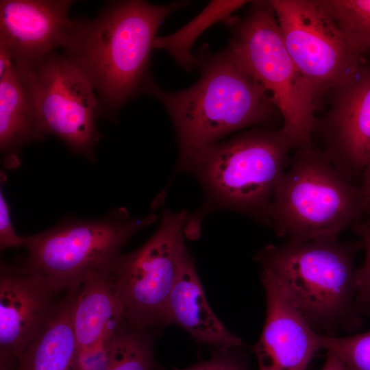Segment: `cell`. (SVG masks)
<instances>
[{
    "label": "cell",
    "mask_w": 370,
    "mask_h": 370,
    "mask_svg": "<svg viewBox=\"0 0 370 370\" xmlns=\"http://www.w3.org/2000/svg\"><path fill=\"white\" fill-rule=\"evenodd\" d=\"M196 58L201 76L189 88L166 91L149 77L143 89L142 94L155 97L166 110L176 134L178 158L238 131L270 127L279 112L270 93L227 47L212 53L204 45Z\"/></svg>",
    "instance_id": "obj_2"
},
{
    "label": "cell",
    "mask_w": 370,
    "mask_h": 370,
    "mask_svg": "<svg viewBox=\"0 0 370 370\" xmlns=\"http://www.w3.org/2000/svg\"><path fill=\"white\" fill-rule=\"evenodd\" d=\"M108 269L89 274L76 290L73 327L77 351L91 348L112 336L125 321Z\"/></svg>",
    "instance_id": "obj_17"
},
{
    "label": "cell",
    "mask_w": 370,
    "mask_h": 370,
    "mask_svg": "<svg viewBox=\"0 0 370 370\" xmlns=\"http://www.w3.org/2000/svg\"><path fill=\"white\" fill-rule=\"evenodd\" d=\"M249 1H211L189 23L175 32L164 36H157L153 49L166 51L184 70L196 69L197 60L192 53L196 40L212 25L232 18V14Z\"/></svg>",
    "instance_id": "obj_19"
},
{
    "label": "cell",
    "mask_w": 370,
    "mask_h": 370,
    "mask_svg": "<svg viewBox=\"0 0 370 370\" xmlns=\"http://www.w3.org/2000/svg\"><path fill=\"white\" fill-rule=\"evenodd\" d=\"M169 324L177 325L197 342L217 349L243 345L241 339L230 332L210 308L187 248L180 258L166 308L164 325Z\"/></svg>",
    "instance_id": "obj_16"
},
{
    "label": "cell",
    "mask_w": 370,
    "mask_h": 370,
    "mask_svg": "<svg viewBox=\"0 0 370 370\" xmlns=\"http://www.w3.org/2000/svg\"><path fill=\"white\" fill-rule=\"evenodd\" d=\"M321 370H349L336 356L328 353V358Z\"/></svg>",
    "instance_id": "obj_29"
},
{
    "label": "cell",
    "mask_w": 370,
    "mask_h": 370,
    "mask_svg": "<svg viewBox=\"0 0 370 370\" xmlns=\"http://www.w3.org/2000/svg\"><path fill=\"white\" fill-rule=\"evenodd\" d=\"M0 370H23L19 357L0 356Z\"/></svg>",
    "instance_id": "obj_28"
},
{
    "label": "cell",
    "mask_w": 370,
    "mask_h": 370,
    "mask_svg": "<svg viewBox=\"0 0 370 370\" xmlns=\"http://www.w3.org/2000/svg\"><path fill=\"white\" fill-rule=\"evenodd\" d=\"M151 328L124 321L111 339L106 370H154V336Z\"/></svg>",
    "instance_id": "obj_20"
},
{
    "label": "cell",
    "mask_w": 370,
    "mask_h": 370,
    "mask_svg": "<svg viewBox=\"0 0 370 370\" xmlns=\"http://www.w3.org/2000/svg\"><path fill=\"white\" fill-rule=\"evenodd\" d=\"M76 290L67 292L43 331L21 354L23 370H75L73 312Z\"/></svg>",
    "instance_id": "obj_18"
},
{
    "label": "cell",
    "mask_w": 370,
    "mask_h": 370,
    "mask_svg": "<svg viewBox=\"0 0 370 370\" xmlns=\"http://www.w3.org/2000/svg\"><path fill=\"white\" fill-rule=\"evenodd\" d=\"M287 50L319 96L360 73L361 52L342 30L323 0H271Z\"/></svg>",
    "instance_id": "obj_9"
},
{
    "label": "cell",
    "mask_w": 370,
    "mask_h": 370,
    "mask_svg": "<svg viewBox=\"0 0 370 370\" xmlns=\"http://www.w3.org/2000/svg\"><path fill=\"white\" fill-rule=\"evenodd\" d=\"M332 93L328 112L316 119L312 136L347 180L360 178L370 159V70Z\"/></svg>",
    "instance_id": "obj_11"
},
{
    "label": "cell",
    "mask_w": 370,
    "mask_h": 370,
    "mask_svg": "<svg viewBox=\"0 0 370 370\" xmlns=\"http://www.w3.org/2000/svg\"><path fill=\"white\" fill-rule=\"evenodd\" d=\"M360 241L338 238L268 245L255 256L262 268L278 280L310 325L337 323L357 326L356 253Z\"/></svg>",
    "instance_id": "obj_5"
},
{
    "label": "cell",
    "mask_w": 370,
    "mask_h": 370,
    "mask_svg": "<svg viewBox=\"0 0 370 370\" xmlns=\"http://www.w3.org/2000/svg\"><path fill=\"white\" fill-rule=\"evenodd\" d=\"M70 0H1L0 46L12 63L31 71L58 48H64L75 23Z\"/></svg>",
    "instance_id": "obj_12"
},
{
    "label": "cell",
    "mask_w": 370,
    "mask_h": 370,
    "mask_svg": "<svg viewBox=\"0 0 370 370\" xmlns=\"http://www.w3.org/2000/svg\"><path fill=\"white\" fill-rule=\"evenodd\" d=\"M188 3L110 1L95 18L75 21L64 53L89 78L102 115L116 119L127 102L143 93L159 27L169 14Z\"/></svg>",
    "instance_id": "obj_1"
},
{
    "label": "cell",
    "mask_w": 370,
    "mask_h": 370,
    "mask_svg": "<svg viewBox=\"0 0 370 370\" xmlns=\"http://www.w3.org/2000/svg\"><path fill=\"white\" fill-rule=\"evenodd\" d=\"M294 145L282 130L253 127L178 158L174 175L188 173L201 185L204 200L188 214L185 236L196 240L204 217L229 210L266 224L276 186Z\"/></svg>",
    "instance_id": "obj_3"
},
{
    "label": "cell",
    "mask_w": 370,
    "mask_h": 370,
    "mask_svg": "<svg viewBox=\"0 0 370 370\" xmlns=\"http://www.w3.org/2000/svg\"><path fill=\"white\" fill-rule=\"evenodd\" d=\"M234 349H217L208 360L188 368L172 370H247L245 364L232 352Z\"/></svg>",
    "instance_id": "obj_25"
},
{
    "label": "cell",
    "mask_w": 370,
    "mask_h": 370,
    "mask_svg": "<svg viewBox=\"0 0 370 370\" xmlns=\"http://www.w3.org/2000/svg\"><path fill=\"white\" fill-rule=\"evenodd\" d=\"M28 236H21L16 234L13 227L10 208L2 190L0 191V249L1 251L13 247H25Z\"/></svg>",
    "instance_id": "obj_26"
},
{
    "label": "cell",
    "mask_w": 370,
    "mask_h": 370,
    "mask_svg": "<svg viewBox=\"0 0 370 370\" xmlns=\"http://www.w3.org/2000/svg\"><path fill=\"white\" fill-rule=\"evenodd\" d=\"M267 315L261 336L254 346L258 370H306L321 336L312 328L278 280L262 269Z\"/></svg>",
    "instance_id": "obj_14"
},
{
    "label": "cell",
    "mask_w": 370,
    "mask_h": 370,
    "mask_svg": "<svg viewBox=\"0 0 370 370\" xmlns=\"http://www.w3.org/2000/svg\"><path fill=\"white\" fill-rule=\"evenodd\" d=\"M352 228L365 251L362 264L356 269V307L359 314L370 315V221L362 219Z\"/></svg>",
    "instance_id": "obj_23"
},
{
    "label": "cell",
    "mask_w": 370,
    "mask_h": 370,
    "mask_svg": "<svg viewBox=\"0 0 370 370\" xmlns=\"http://www.w3.org/2000/svg\"><path fill=\"white\" fill-rule=\"evenodd\" d=\"M188 215L186 210H165L151 238L136 250L121 253L108 269L125 321L151 329L164 326L168 299L186 249Z\"/></svg>",
    "instance_id": "obj_8"
},
{
    "label": "cell",
    "mask_w": 370,
    "mask_h": 370,
    "mask_svg": "<svg viewBox=\"0 0 370 370\" xmlns=\"http://www.w3.org/2000/svg\"><path fill=\"white\" fill-rule=\"evenodd\" d=\"M29 73L43 136H55L73 153L95 159L101 138L96 121L102 112L84 71L64 53L53 52Z\"/></svg>",
    "instance_id": "obj_10"
},
{
    "label": "cell",
    "mask_w": 370,
    "mask_h": 370,
    "mask_svg": "<svg viewBox=\"0 0 370 370\" xmlns=\"http://www.w3.org/2000/svg\"><path fill=\"white\" fill-rule=\"evenodd\" d=\"M342 30L362 53L370 51V0H323Z\"/></svg>",
    "instance_id": "obj_21"
},
{
    "label": "cell",
    "mask_w": 370,
    "mask_h": 370,
    "mask_svg": "<svg viewBox=\"0 0 370 370\" xmlns=\"http://www.w3.org/2000/svg\"><path fill=\"white\" fill-rule=\"evenodd\" d=\"M112 336L91 348L77 351L75 370H106L110 360Z\"/></svg>",
    "instance_id": "obj_24"
},
{
    "label": "cell",
    "mask_w": 370,
    "mask_h": 370,
    "mask_svg": "<svg viewBox=\"0 0 370 370\" xmlns=\"http://www.w3.org/2000/svg\"><path fill=\"white\" fill-rule=\"evenodd\" d=\"M321 345L349 370H370V330L343 338L322 336Z\"/></svg>",
    "instance_id": "obj_22"
},
{
    "label": "cell",
    "mask_w": 370,
    "mask_h": 370,
    "mask_svg": "<svg viewBox=\"0 0 370 370\" xmlns=\"http://www.w3.org/2000/svg\"><path fill=\"white\" fill-rule=\"evenodd\" d=\"M359 186L363 220L370 221V159L361 175Z\"/></svg>",
    "instance_id": "obj_27"
},
{
    "label": "cell",
    "mask_w": 370,
    "mask_h": 370,
    "mask_svg": "<svg viewBox=\"0 0 370 370\" xmlns=\"http://www.w3.org/2000/svg\"><path fill=\"white\" fill-rule=\"evenodd\" d=\"M43 138L29 71L14 65L0 47V150L5 167L18 168L22 147Z\"/></svg>",
    "instance_id": "obj_15"
},
{
    "label": "cell",
    "mask_w": 370,
    "mask_h": 370,
    "mask_svg": "<svg viewBox=\"0 0 370 370\" xmlns=\"http://www.w3.org/2000/svg\"><path fill=\"white\" fill-rule=\"evenodd\" d=\"M226 23L232 30L227 49L270 93L294 148L312 146L317 96L290 56L270 1H251L242 18Z\"/></svg>",
    "instance_id": "obj_6"
},
{
    "label": "cell",
    "mask_w": 370,
    "mask_h": 370,
    "mask_svg": "<svg viewBox=\"0 0 370 370\" xmlns=\"http://www.w3.org/2000/svg\"><path fill=\"white\" fill-rule=\"evenodd\" d=\"M58 294L21 262L1 264L0 356H21L48 324Z\"/></svg>",
    "instance_id": "obj_13"
},
{
    "label": "cell",
    "mask_w": 370,
    "mask_h": 370,
    "mask_svg": "<svg viewBox=\"0 0 370 370\" xmlns=\"http://www.w3.org/2000/svg\"><path fill=\"white\" fill-rule=\"evenodd\" d=\"M154 214L130 217L125 208L93 220L69 219L28 236L24 268L38 274L57 293L76 290L90 273L108 269L121 248Z\"/></svg>",
    "instance_id": "obj_7"
},
{
    "label": "cell",
    "mask_w": 370,
    "mask_h": 370,
    "mask_svg": "<svg viewBox=\"0 0 370 370\" xmlns=\"http://www.w3.org/2000/svg\"><path fill=\"white\" fill-rule=\"evenodd\" d=\"M362 219L359 186L310 146L296 149L276 186L266 225L302 243L337 238Z\"/></svg>",
    "instance_id": "obj_4"
}]
</instances>
